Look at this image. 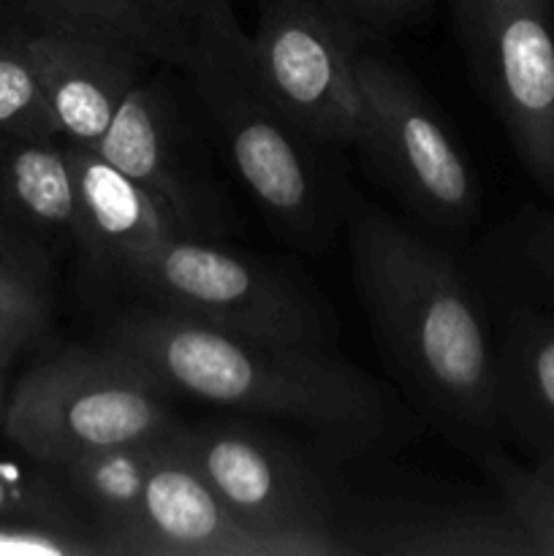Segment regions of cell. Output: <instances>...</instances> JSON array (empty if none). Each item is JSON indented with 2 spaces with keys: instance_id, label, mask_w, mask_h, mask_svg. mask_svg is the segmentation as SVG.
<instances>
[{
  "instance_id": "obj_1",
  "label": "cell",
  "mask_w": 554,
  "mask_h": 556,
  "mask_svg": "<svg viewBox=\"0 0 554 556\" xmlns=\"http://www.w3.org/2000/svg\"><path fill=\"white\" fill-rule=\"evenodd\" d=\"M345 231L375 345L407 407L476 462L503 448L494 320L470 275L454 255L353 190Z\"/></svg>"
},
{
  "instance_id": "obj_2",
  "label": "cell",
  "mask_w": 554,
  "mask_h": 556,
  "mask_svg": "<svg viewBox=\"0 0 554 556\" xmlns=\"http://www.w3.org/2000/svg\"><path fill=\"white\" fill-rule=\"evenodd\" d=\"M103 340L134 353L174 396L291 421L337 454H369L418 421L335 348L217 329L141 302L117 309Z\"/></svg>"
},
{
  "instance_id": "obj_3",
  "label": "cell",
  "mask_w": 554,
  "mask_h": 556,
  "mask_svg": "<svg viewBox=\"0 0 554 556\" xmlns=\"http://www.w3.org/2000/svg\"><path fill=\"white\" fill-rule=\"evenodd\" d=\"M177 68L193 90L223 161L272 231L291 248L324 253L345 226L351 188L324 150L288 119L255 76L250 33L231 0H206L182 22Z\"/></svg>"
},
{
  "instance_id": "obj_4",
  "label": "cell",
  "mask_w": 554,
  "mask_h": 556,
  "mask_svg": "<svg viewBox=\"0 0 554 556\" xmlns=\"http://www.w3.org/2000/svg\"><path fill=\"white\" fill-rule=\"evenodd\" d=\"M172 443L244 527L280 556H345L337 451L307 448L264 418L179 421Z\"/></svg>"
},
{
  "instance_id": "obj_5",
  "label": "cell",
  "mask_w": 554,
  "mask_h": 556,
  "mask_svg": "<svg viewBox=\"0 0 554 556\" xmlns=\"http://www.w3.org/2000/svg\"><path fill=\"white\" fill-rule=\"evenodd\" d=\"M172 400L125 348L71 345L11 386L3 432L27 459L60 467L92 451L166 440L182 421Z\"/></svg>"
},
{
  "instance_id": "obj_6",
  "label": "cell",
  "mask_w": 554,
  "mask_h": 556,
  "mask_svg": "<svg viewBox=\"0 0 554 556\" xmlns=\"http://www.w3.org/2000/svg\"><path fill=\"white\" fill-rule=\"evenodd\" d=\"M141 304L228 331L335 348V313L324 293L288 266L223 239L172 237L117 277Z\"/></svg>"
},
{
  "instance_id": "obj_7",
  "label": "cell",
  "mask_w": 554,
  "mask_h": 556,
  "mask_svg": "<svg viewBox=\"0 0 554 556\" xmlns=\"http://www.w3.org/2000/svg\"><path fill=\"white\" fill-rule=\"evenodd\" d=\"M144 185L182 237L226 239L237 210L221 172V147L177 65L155 63L119 103L96 147Z\"/></svg>"
},
{
  "instance_id": "obj_8",
  "label": "cell",
  "mask_w": 554,
  "mask_h": 556,
  "mask_svg": "<svg viewBox=\"0 0 554 556\" xmlns=\"http://www.w3.org/2000/svg\"><path fill=\"white\" fill-rule=\"evenodd\" d=\"M364 43L356 71L367 128L356 150L369 174L424 226L467 233L481 217L473 166L411 74Z\"/></svg>"
},
{
  "instance_id": "obj_9",
  "label": "cell",
  "mask_w": 554,
  "mask_h": 556,
  "mask_svg": "<svg viewBox=\"0 0 554 556\" xmlns=\"http://www.w3.org/2000/svg\"><path fill=\"white\" fill-rule=\"evenodd\" d=\"M364 43L373 41L318 0H261L250 58L261 87L302 134L356 150L367 128L356 71Z\"/></svg>"
},
{
  "instance_id": "obj_10",
  "label": "cell",
  "mask_w": 554,
  "mask_h": 556,
  "mask_svg": "<svg viewBox=\"0 0 554 556\" xmlns=\"http://www.w3.org/2000/svg\"><path fill=\"white\" fill-rule=\"evenodd\" d=\"M451 14L521 168L554 201V0H451Z\"/></svg>"
},
{
  "instance_id": "obj_11",
  "label": "cell",
  "mask_w": 554,
  "mask_h": 556,
  "mask_svg": "<svg viewBox=\"0 0 554 556\" xmlns=\"http://www.w3.org/2000/svg\"><path fill=\"white\" fill-rule=\"evenodd\" d=\"M340 541L345 556H538L536 543L498 497L454 489L358 486L337 454Z\"/></svg>"
},
{
  "instance_id": "obj_12",
  "label": "cell",
  "mask_w": 554,
  "mask_h": 556,
  "mask_svg": "<svg viewBox=\"0 0 554 556\" xmlns=\"http://www.w3.org/2000/svg\"><path fill=\"white\" fill-rule=\"evenodd\" d=\"M172 434L152 462L125 556H280L223 505Z\"/></svg>"
},
{
  "instance_id": "obj_13",
  "label": "cell",
  "mask_w": 554,
  "mask_h": 556,
  "mask_svg": "<svg viewBox=\"0 0 554 556\" xmlns=\"http://www.w3.org/2000/svg\"><path fill=\"white\" fill-rule=\"evenodd\" d=\"M81 226V264L92 277L117 282L136 261L179 237L161 201L92 147L63 141Z\"/></svg>"
},
{
  "instance_id": "obj_14",
  "label": "cell",
  "mask_w": 554,
  "mask_h": 556,
  "mask_svg": "<svg viewBox=\"0 0 554 556\" xmlns=\"http://www.w3.org/2000/svg\"><path fill=\"white\" fill-rule=\"evenodd\" d=\"M25 41L60 139L92 150L101 144L130 87L155 65L144 54L101 38L27 27Z\"/></svg>"
},
{
  "instance_id": "obj_15",
  "label": "cell",
  "mask_w": 554,
  "mask_h": 556,
  "mask_svg": "<svg viewBox=\"0 0 554 556\" xmlns=\"http://www.w3.org/2000/svg\"><path fill=\"white\" fill-rule=\"evenodd\" d=\"M494 362L503 445H514L525 462L554 459V307L505 293Z\"/></svg>"
},
{
  "instance_id": "obj_16",
  "label": "cell",
  "mask_w": 554,
  "mask_h": 556,
  "mask_svg": "<svg viewBox=\"0 0 554 556\" xmlns=\"http://www.w3.org/2000/svg\"><path fill=\"white\" fill-rule=\"evenodd\" d=\"M0 223L49 255H81V226L63 141L0 134Z\"/></svg>"
},
{
  "instance_id": "obj_17",
  "label": "cell",
  "mask_w": 554,
  "mask_h": 556,
  "mask_svg": "<svg viewBox=\"0 0 554 556\" xmlns=\"http://www.w3.org/2000/svg\"><path fill=\"white\" fill-rule=\"evenodd\" d=\"M158 443H130L71 459L58 467L65 494L85 519L103 556L128 554Z\"/></svg>"
},
{
  "instance_id": "obj_18",
  "label": "cell",
  "mask_w": 554,
  "mask_h": 556,
  "mask_svg": "<svg viewBox=\"0 0 554 556\" xmlns=\"http://www.w3.org/2000/svg\"><path fill=\"white\" fill-rule=\"evenodd\" d=\"M14 9L30 30L101 38L152 63L177 65L182 52V27L158 0H14Z\"/></svg>"
},
{
  "instance_id": "obj_19",
  "label": "cell",
  "mask_w": 554,
  "mask_h": 556,
  "mask_svg": "<svg viewBox=\"0 0 554 556\" xmlns=\"http://www.w3.org/2000/svg\"><path fill=\"white\" fill-rule=\"evenodd\" d=\"M52 326V255L0 223V340L22 353Z\"/></svg>"
},
{
  "instance_id": "obj_20",
  "label": "cell",
  "mask_w": 554,
  "mask_h": 556,
  "mask_svg": "<svg viewBox=\"0 0 554 556\" xmlns=\"http://www.w3.org/2000/svg\"><path fill=\"white\" fill-rule=\"evenodd\" d=\"M500 291L554 307V212L525 210L489 250Z\"/></svg>"
},
{
  "instance_id": "obj_21",
  "label": "cell",
  "mask_w": 554,
  "mask_h": 556,
  "mask_svg": "<svg viewBox=\"0 0 554 556\" xmlns=\"http://www.w3.org/2000/svg\"><path fill=\"white\" fill-rule=\"evenodd\" d=\"M25 36L20 16L0 20V134L63 141Z\"/></svg>"
},
{
  "instance_id": "obj_22",
  "label": "cell",
  "mask_w": 554,
  "mask_h": 556,
  "mask_svg": "<svg viewBox=\"0 0 554 556\" xmlns=\"http://www.w3.org/2000/svg\"><path fill=\"white\" fill-rule=\"evenodd\" d=\"M478 465L536 543L538 556H554V459L519 462L505 448H498Z\"/></svg>"
},
{
  "instance_id": "obj_23",
  "label": "cell",
  "mask_w": 554,
  "mask_h": 556,
  "mask_svg": "<svg viewBox=\"0 0 554 556\" xmlns=\"http://www.w3.org/2000/svg\"><path fill=\"white\" fill-rule=\"evenodd\" d=\"M0 521L54 527V530L92 538L85 519L65 494L58 467L43 465V462H38L36 470H22V467L0 462Z\"/></svg>"
},
{
  "instance_id": "obj_24",
  "label": "cell",
  "mask_w": 554,
  "mask_h": 556,
  "mask_svg": "<svg viewBox=\"0 0 554 556\" xmlns=\"http://www.w3.org/2000/svg\"><path fill=\"white\" fill-rule=\"evenodd\" d=\"M340 20L356 27L367 41L378 43L421 25L438 0H318Z\"/></svg>"
},
{
  "instance_id": "obj_25",
  "label": "cell",
  "mask_w": 554,
  "mask_h": 556,
  "mask_svg": "<svg viewBox=\"0 0 554 556\" xmlns=\"http://www.w3.org/2000/svg\"><path fill=\"white\" fill-rule=\"evenodd\" d=\"M0 556H103L92 538L54 527L0 521Z\"/></svg>"
},
{
  "instance_id": "obj_26",
  "label": "cell",
  "mask_w": 554,
  "mask_h": 556,
  "mask_svg": "<svg viewBox=\"0 0 554 556\" xmlns=\"http://www.w3.org/2000/svg\"><path fill=\"white\" fill-rule=\"evenodd\" d=\"M14 358H16L14 348L5 345V342L0 340V432H3V424H5V407H9V394H11L9 367Z\"/></svg>"
},
{
  "instance_id": "obj_27",
  "label": "cell",
  "mask_w": 554,
  "mask_h": 556,
  "mask_svg": "<svg viewBox=\"0 0 554 556\" xmlns=\"http://www.w3.org/2000/svg\"><path fill=\"white\" fill-rule=\"evenodd\" d=\"M158 3H161L163 9L174 16V22L182 27V22L188 20V16L199 9V5H204L206 0H158Z\"/></svg>"
},
{
  "instance_id": "obj_28",
  "label": "cell",
  "mask_w": 554,
  "mask_h": 556,
  "mask_svg": "<svg viewBox=\"0 0 554 556\" xmlns=\"http://www.w3.org/2000/svg\"><path fill=\"white\" fill-rule=\"evenodd\" d=\"M9 16H16L14 0H0V20H9Z\"/></svg>"
}]
</instances>
